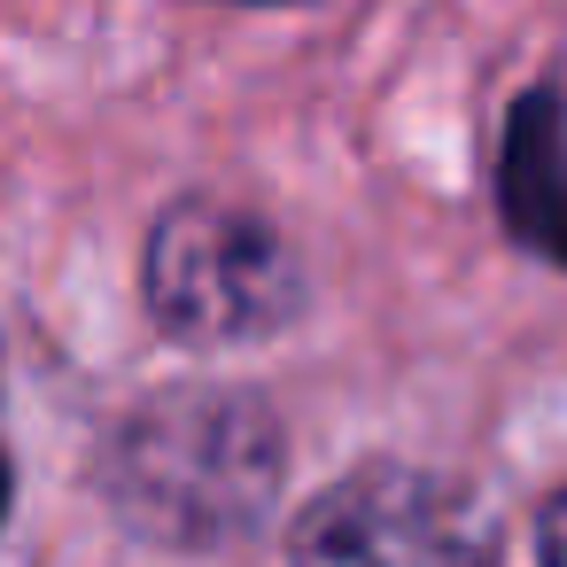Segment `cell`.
I'll return each mask as SVG.
<instances>
[{
  "instance_id": "1",
  "label": "cell",
  "mask_w": 567,
  "mask_h": 567,
  "mask_svg": "<svg viewBox=\"0 0 567 567\" xmlns=\"http://www.w3.org/2000/svg\"><path fill=\"white\" fill-rule=\"evenodd\" d=\"M280 482V435L249 396L172 389L148 396L102 458V489L125 528L156 544H218L241 536Z\"/></svg>"
},
{
  "instance_id": "2",
  "label": "cell",
  "mask_w": 567,
  "mask_h": 567,
  "mask_svg": "<svg viewBox=\"0 0 567 567\" xmlns=\"http://www.w3.org/2000/svg\"><path fill=\"white\" fill-rule=\"evenodd\" d=\"M148 311L164 319V334L226 350V342H257L296 311V257L280 249V234L218 195H187L156 218L148 234Z\"/></svg>"
},
{
  "instance_id": "3",
  "label": "cell",
  "mask_w": 567,
  "mask_h": 567,
  "mask_svg": "<svg viewBox=\"0 0 567 567\" xmlns=\"http://www.w3.org/2000/svg\"><path fill=\"white\" fill-rule=\"evenodd\" d=\"M288 567H497V536L458 482L381 458L303 505Z\"/></svg>"
},
{
  "instance_id": "4",
  "label": "cell",
  "mask_w": 567,
  "mask_h": 567,
  "mask_svg": "<svg viewBox=\"0 0 567 567\" xmlns=\"http://www.w3.org/2000/svg\"><path fill=\"white\" fill-rule=\"evenodd\" d=\"M497 203L505 226L567 265V110L559 94H520L505 117V156H497Z\"/></svg>"
},
{
  "instance_id": "5",
  "label": "cell",
  "mask_w": 567,
  "mask_h": 567,
  "mask_svg": "<svg viewBox=\"0 0 567 567\" xmlns=\"http://www.w3.org/2000/svg\"><path fill=\"white\" fill-rule=\"evenodd\" d=\"M536 551H544V567H567V489L544 505V528H536Z\"/></svg>"
},
{
  "instance_id": "6",
  "label": "cell",
  "mask_w": 567,
  "mask_h": 567,
  "mask_svg": "<svg viewBox=\"0 0 567 567\" xmlns=\"http://www.w3.org/2000/svg\"><path fill=\"white\" fill-rule=\"evenodd\" d=\"M0 520H9V451H0Z\"/></svg>"
}]
</instances>
